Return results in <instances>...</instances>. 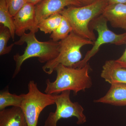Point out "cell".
Returning a JSON list of instances; mask_svg holds the SVG:
<instances>
[{
  "label": "cell",
  "instance_id": "cell-5",
  "mask_svg": "<svg viewBox=\"0 0 126 126\" xmlns=\"http://www.w3.org/2000/svg\"><path fill=\"white\" fill-rule=\"evenodd\" d=\"M29 92L23 94L24 98L21 108L28 126H37L41 113L47 106L55 104L53 94L44 93L39 90L33 80L28 84Z\"/></svg>",
  "mask_w": 126,
  "mask_h": 126
},
{
  "label": "cell",
  "instance_id": "cell-20",
  "mask_svg": "<svg viewBox=\"0 0 126 126\" xmlns=\"http://www.w3.org/2000/svg\"><path fill=\"white\" fill-rule=\"evenodd\" d=\"M115 60L119 65L126 68V48L122 56L119 58Z\"/></svg>",
  "mask_w": 126,
  "mask_h": 126
},
{
  "label": "cell",
  "instance_id": "cell-21",
  "mask_svg": "<svg viewBox=\"0 0 126 126\" xmlns=\"http://www.w3.org/2000/svg\"><path fill=\"white\" fill-rule=\"evenodd\" d=\"M79 2H81L82 6L86 5L92 4L97 0H78Z\"/></svg>",
  "mask_w": 126,
  "mask_h": 126
},
{
  "label": "cell",
  "instance_id": "cell-3",
  "mask_svg": "<svg viewBox=\"0 0 126 126\" xmlns=\"http://www.w3.org/2000/svg\"><path fill=\"white\" fill-rule=\"evenodd\" d=\"M108 4V0H97L86 5L68 6L60 14L67 20L74 33L94 42L96 36L89 28V24L93 20L102 14Z\"/></svg>",
  "mask_w": 126,
  "mask_h": 126
},
{
  "label": "cell",
  "instance_id": "cell-7",
  "mask_svg": "<svg viewBox=\"0 0 126 126\" xmlns=\"http://www.w3.org/2000/svg\"><path fill=\"white\" fill-rule=\"evenodd\" d=\"M69 90L62 92L59 94H53L56 109L54 112H50L45 122L44 126H57L59 120L75 117L78 125L87 121L84 113V109L78 102H73L70 99Z\"/></svg>",
  "mask_w": 126,
  "mask_h": 126
},
{
  "label": "cell",
  "instance_id": "cell-9",
  "mask_svg": "<svg viewBox=\"0 0 126 126\" xmlns=\"http://www.w3.org/2000/svg\"><path fill=\"white\" fill-rule=\"evenodd\" d=\"M81 6L78 0H43L35 5L36 24L54 14H60L66 7Z\"/></svg>",
  "mask_w": 126,
  "mask_h": 126
},
{
  "label": "cell",
  "instance_id": "cell-18",
  "mask_svg": "<svg viewBox=\"0 0 126 126\" xmlns=\"http://www.w3.org/2000/svg\"><path fill=\"white\" fill-rule=\"evenodd\" d=\"M12 38L9 29L3 25H0V55L2 56L9 54L11 51L15 44L8 46V41Z\"/></svg>",
  "mask_w": 126,
  "mask_h": 126
},
{
  "label": "cell",
  "instance_id": "cell-12",
  "mask_svg": "<svg viewBox=\"0 0 126 126\" xmlns=\"http://www.w3.org/2000/svg\"><path fill=\"white\" fill-rule=\"evenodd\" d=\"M94 102L113 106H126V84H113L104 96L94 100Z\"/></svg>",
  "mask_w": 126,
  "mask_h": 126
},
{
  "label": "cell",
  "instance_id": "cell-23",
  "mask_svg": "<svg viewBox=\"0 0 126 126\" xmlns=\"http://www.w3.org/2000/svg\"><path fill=\"white\" fill-rule=\"evenodd\" d=\"M27 2L31 3L35 5L38 4L43 0H27Z\"/></svg>",
  "mask_w": 126,
  "mask_h": 126
},
{
  "label": "cell",
  "instance_id": "cell-11",
  "mask_svg": "<svg viewBox=\"0 0 126 126\" xmlns=\"http://www.w3.org/2000/svg\"><path fill=\"white\" fill-rule=\"evenodd\" d=\"M102 15L112 27L126 31V4H108Z\"/></svg>",
  "mask_w": 126,
  "mask_h": 126
},
{
  "label": "cell",
  "instance_id": "cell-8",
  "mask_svg": "<svg viewBox=\"0 0 126 126\" xmlns=\"http://www.w3.org/2000/svg\"><path fill=\"white\" fill-rule=\"evenodd\" d=\"M14 19L17 36L21 37L28 30L35 33L38 31L35 19V5L31 3L27 2L16 14Z\"/></svg>",
  "mask_w": 126,
  "mask_h": 126
},
{
  "label": "cell",
  "instance_id": "cell-16",
  "mask_svg": "<svg viewBox=\"0 0 126 126\" xmlns=\"http://www.w3.org/2000/svg\"><path fill=\"white\" fill-rule=\"evenodd\" d=\"M63 16L60 13L52 15L40 21L38 24V28L45 34H51L60 25Z\"/></svg>",
  "mask_w": 126,
  "mask_h": 126
},
{
  "label": "cell",
  "instance_id": "cell-10",
  "mask_svg": "<svg viewBox=\"0 0 126 126\" xmlns=\"http://www.w3.org/2000/svg\"><path fill=\"white\" fill-rule=\"evenodd\" d=\"M101 76L110 84H126V68L119 65L115 60L105 62L102 67Z\"/></svg>",
  "mask_w": 126,
  "mask_h": 126
},
{
  "label": "cell",
  "instance_id": "cell-22",
  "mask_svg": "<svg viewBox=\"0 0 126 126\" xmlns=\"http://www.w3.org/2000/svg\"><path fill=\"white\" fill-rule=\"evenodd\" d=\"M109 4H117V3H123L126 4V0H108Z\"/></svg>",
  "mask_w": 126,
  "mask_h": 126
},
{
  "label": "cell",
  "instance_id": "cell-6",
  "mask_svg": "<svg viewBox=\"0 0 126 126\" xmlns=\"http://www.w3.org/2000/svg\"><path fill=\"white\" fill-rule=\"evenodd\" d=\"M107 22V19L102 15L90 22L89 28L92 31L94 30L97 32L98 34L97 38L94 41L92 48L87 52L84 58L75 64L73 67H82L86 65L104 44H111L122 45L126 44V32L124 33L116 34L109 29Z\"/></svg>",
  "mask_w": 126,
  "mask_h": 126
},
{
  "label": "cell",
  "instance_id": "cell-4",
  "mask_svg": "<svg viewBox=\"0 0 126 126\" xmlns=\"http://www.w3.org/2000/svg\"><path fill=\"white\" fill-rule=\"evenodd\" d=\"M59 54L56 58L46 63L42 68L47 74H52L60 64L73 67L82 60L81 49L84 46L92 45L94 42L85 38L72 31L67 37L59 41Z\"/></svg>",
  "mask_w": 126,
  "mask_h": 126
},
{
  "label": "cell",
  "instance_id": "cell-14",
  "mask_svg": "<svg viewBox=\"0 0 126 126\" xmlns=\"http://www.w3.org/2000/svg\"><path fill=\"white\" fill-rule=\"evenodd\" d=\"M0 24L9 29L11 33L12 38L14 40L16 29L14 17L9 12L6 0H0Z\"/></svg>",
  "mask_w": 126,
  "mask_h": 126
},
{
  "label": "cell",
  "instance_id": "cell-19",
  "mask_svg": "<svg viewBox=\"0 0 126 126\" xmlns=\"http://www.w3.org/2000/svg\"><path fill=\"white\" fill-rule=\"evenodd\" d=\"M9 12L13 17L27 2V0H6Z\"/></svg>",
  "mask_w": 126,
  "mask_h": 126
},
{
  "label": "cell",
  "instance_id": "cell-1",
  "mask_svg": "<svg viewBox=\"0 0 126 126\" xmlns=\"http://www.w3.org/2000/svg\"><path fill=\"white\" fill-rule=\"evenodd\" d=\"M91 70L88 63L80 68L68 67L60 64L56 67V79L51 82L47 79L45 93L50 94H58L66 90L72 91L76 95L80 91H85L92 86L89 75Z\"/></svg>",
  "mask_w": 126,
  "mask_h": 126
},
{
  "label": "cell",
  "instance_id": "cell-17",
  "mask_svg": "<svg viewBox=\"0 0 126 126\" xmlns=\"http://www.w3.org/2000/svg\"><path fill=\"white\" fill-rule=\"evenodd\" d=\"M72 31L73 29L70 23L66 18L63 16L60 25L50 34V39L58 42L59 41L62 40L67 37Z\"/></svg>",
  "mask_w": 126,
  "mask_h": 126
},
{
  "label": "cell",
  "instance_id": "cell-13",
  "mask_svg": "<svg viewBox=\"0 0 126 126\" xmlns=\"http://www.w3.org/2000/svg\"><path fill=\"white\" fill-rule=\"evenodd\" d=\"M0 126H28L22 109L12 107L0 111Z\"/></svg>",
  "mask_w": 126,
  "mask_h": 126
},
{
  "label": "cell",
  "instance_id": "cell-2",
  "mask_svg": "<svg viewBox=\"0 0 126 126\" xmlns=\"http://www.w3.org/2000/svg\"><path fill=\"white\" fill-rule=\"evenodd\" d=\"M35 32L30 31L25 33L19 40L15 42L16 45H21L26 43L27 46L23 54L16 53L14 56L16 68L13 75L14 78L20 71L23 63L32 58H37L41 63H47L56 58L59 54V41L50 39L46 41H40L36 39Z\"/></svg>",
  "mask_w": 126,
  "mask_h": 126
},
{
  "label": "cell",
  "instance_id": "cell-15",
  "mask_svg": "<svg viewBox=\"0 0 126 126\" xmlns=\"http://www.w3.org/2000/svg\"><path fill=\"white\" fill-rule=\"evenodd\" d=\"M24 96L23 94L19 95L12 94L8 89L1 91L0 93V111L4 110L7 107H21Z\"/></svg>",
  "mask_w": 126,
  "mask_h": 126
}]
</instances>
